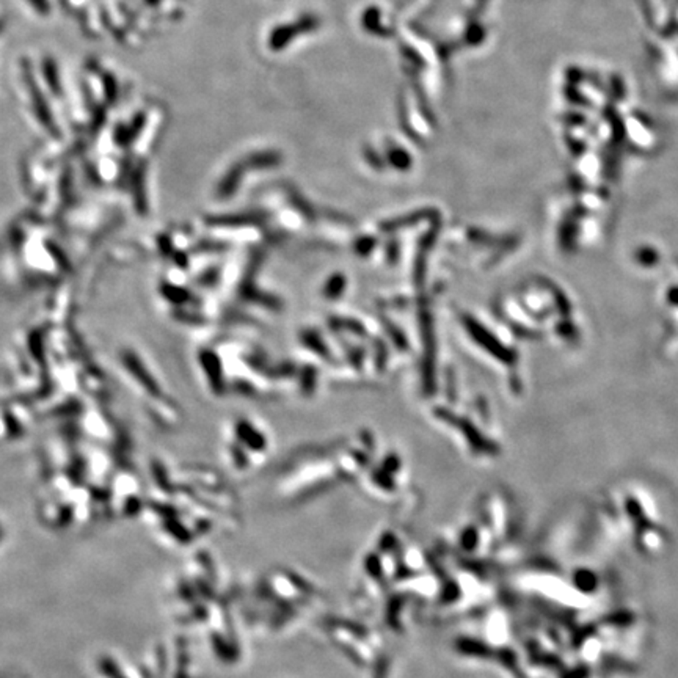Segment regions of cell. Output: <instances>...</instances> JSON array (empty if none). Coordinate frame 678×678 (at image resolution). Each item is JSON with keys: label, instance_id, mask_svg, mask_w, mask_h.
<instances>
[{"label": "cell", "instance_id": "cell-1", "mask_svg": "<svg viewBox=\"0 0 678 678\" xmlns=\"http://www.w3.org/2000/svg\"><path fill=\"white\" fill-rule=\"evenodd\" d=\"M319 595L316 583L301 573L275 569L240 590V617L258 633L281 634L316 608Z\"/></svg>", "mask_w": 678, "mask_h": 678}, {"label": "cell", "instance_id": "cell-2", "mask_svg": "<svg viewBox=\"0 0 678 678\" xmlns=\"http://www.w3.org/2000/svg\"><path fill=\"white\" fill-rule=\"evenodd\" d=\"M325 628H329V631H324L329 633L333 645L344 652L356 670L366 678L390 677V652L371 628L342 619L333 620L330 625L325 624Z\"/></svg>", "mask_w": 678, "mask_h": 678}]
</instances>
